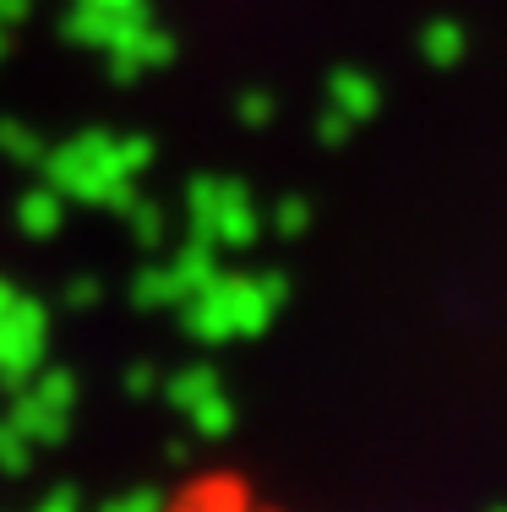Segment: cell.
Instances as JSON below:
<instances>
[{"label":"cell","instance_id":"1","mask_svg":"<svg viewBox=\"0 0 507 512\" xmlns=\"http://www.w3.org/2000/svg\"><path fill=\"white\" fill-rule=\"evenodd\" d=\"M159 512H295L240 469H197L159 502Z\"/></svg>","mask_w":507,"mask_h":512}]
</instances>
